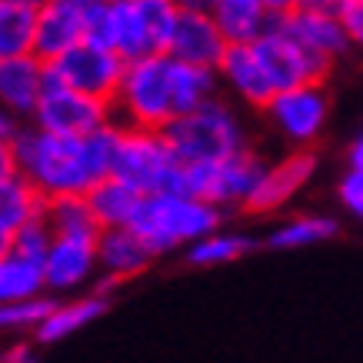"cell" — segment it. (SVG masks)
Wrapping results in <instances>:
<instances>
[{"label":"cell","instance_id":"cell-1","mask_svg":"<svg viewBox=\"0 0 363 363\" xmlns=\"http://www.w3.org/2000/svg\"><path fill=\"white\" fill-rule=\"evenodd\" d=\"M13 157H17V174L30 180L44 200L87 197V190L100 184L97 170L90 164L87 143L74 137H54L27 123L13 140Z\"/></svg>","mask_w":363,"mask_h":363},{"label":"cell","instance_id":"cell-2","mask_svg":"<svg viewBox=\"0 0 363 363\" xmlns=\"http://www.w3.org/2000/svg\"><path fill=\"white\" fill-rule=\"evenodd\" d=\"M223 220H227V213L203 200H190L184 194H160V197H143L127 230L137 233L157 260L164 253L180 250V247L187 250L210 233L223 230Z\"/></svg>","mask_w":363,"mask_h":363},{"label":"cell","instance_id":"cell-3","mask_svg":"<svg viewBox=\"0 0 363 363\" xmlns=\"http://www.w3.org/2000/svg\"><path fill=\"white\" fill-rule=\"evenodd\" d=\"M164 137L170 143L174 157L184 167L217 164V160H227L233 154L250 150L247 127H243L237 111L223 97L210 100L207 107H200V111L187 113V117H177L164 130Z\"/></svg>","mask_w":363,"mask_h":363},{"label":"cell","instance_id":"cell-4","mask_svg":"<svg viewBox=\"0 0 363 363\" xmlns=\"http://www.w3.org/2000/svg\"><path fill=\"white\" fill-rule=\"evenodd\" d=\"M113 121L127 130L164 133L177 121L170 97V57H140L123 67L121 87L113 94Z\"/></svg>","mask_w":363,"mask_h":363},{"label":"cell","instance_id":"cell-5","mask_svg":"<svg viewBox=\"0 0 363 363\" xmlns=\"http://www.w3.org/2000/svg\"><path fill=\"white\" fill-rule=\"evenodd\" d=\"M267 170V160L257 150H243L217 164H194L184 167L180 194L190 200H203L217 210H243L250 194L257 190L260 177Z\"/></svg>","mask_w":363,"mask_h":363},{"label":"cell","instance_id":"cell-6","mask_svg":"<svg viewBox=\"0 0 363 363\" xmlns=\"http://www.w3.org/2000/svg\"><path fill=\"white\" fill-rule=\"evenodd\" d=\"M113 177L123 180V184H130L140 197L180 194L184 164L174 157L164 133L127 130L123 127V143H121V157H117Z\"/></svg>","mask_w":363,"mask_h":363},{"label":"cell","instance_id":"cell-7","mask_svg":"<svg viewBox=\"0 0 363 363\" xmlns=\"http://www.w3.org/2000/svg\"><path fill=\"white\" fill-rule=\"evenodd\" d=\"M107 123H113V104L97 97H84L77 90H67L54 80H44V94L40 104L30 117V127L54 137H74L84 140L90 133L104 130Z\"/></svg>","mask_w":363,"mask_h":363},{"label":"cell","instance_id":"cell-8","mask_svg":"<svg viewBox=\"0 0 363 363\" xmlns=\"http://www.w3.org/2000/svg\"><path fill=\"white\" fill-rule=\"evenodd\" d=\"M123 67H127V60H121L113 50L80 44L47 64V80H54V84H60L67 90H77L84 97H97L113 104V94H117L123 77Z\"/></svg>","mask_w":363,"mask_h":363},{"label":"cell","instance_id":"cell-9","mask_svg":"<svg viewBox=\"0 0 363 363\" xmlns=\"http://www.w3.org/2000/svg\"><path fill=\"white\" fill-rule=\"evenodd\" d=\"M260 64H264L267 77L274 84L277 94L294 87H307V84H317L323 87L327 77L333 74V60L313 54L307 47H300L297 40H290L284 30H267L257 44H253Z\"/></svg>","mask_w":363,"mask_h":363},{"label":"cell","instance_id":"cell-10","mask_svg":"<svg viewBox=\"0 0 363 363\" xmlns=\"http://www.w3.org/2000/svg\"><path fill=\"white\" fill-rule=\"evenodd\" d=\"M264 113L267 121L277 127V133L286 143H294V150H310V143L317 140L323 127H327L330 100H327L323 87L307 84V87H294L277 94Z\"/></svg>","mask_w":363,"mask_h":363},{"label":"cell","instance_id":"cell-11","mask_svg":"<svg viewBox=\"0 0 363 363\" xmlns=\"http://www.w3.org/2000/svg\"><path fill=\"white\" fill-rule=\"evenodd\" d=\"M223 54H227V40L220 37L217 23L210 17V4H180L177 30L170 47H167V57L177 64L217 70Z\"/></svg>","mask_w":363,"mask_h":363},{"label":"cell","instance_id":"cell-12","mask_svg":"<svg viewBox=\"0 0 363 363\" xmlns=\"http://www.w3.org/2000/svg\"><path fill=\"white\" fill-rule=\"evenodd\" d=\"M87 44V0H44L37 11L33 57L44 64Z\"/></svg>","mask_w":363,"mask_h":363},{"label":"cell","instance_id":"cell-13","mask_svg":"<svg viewBox=\"0 0 363 363\" xmlns=\"http://www.w3.org/2000/svg\"><path fill=\"white\" fill-rule=\"evenodd\" d=\"M97 274V240L54 237V247L44 260V286L50 297H67V294L80 297V290H87Z\"/></svg>","mask_w":363,"mask_h":363},{"label":"cell","instance_id":"cell-14","mask_svg":"<svg viewBox=\"0 0 363 363\" xmlns=\"http://www.w3.org/2000/svg\"><path fill=\"white\" fill-rule=\"evenodd\" d=\"M313 170H317V154H313V150H290L286 157L267 164L260 184H257V190L250 194V200H247L243 210L253 213V217L284 210L286 203L310 184Z\"/></svg>","mask_w":363,"mask_h":363},{"label":"cell","instance_id":"cell-15","mask_svg":"<svg viewBox=\"0 0 363 363\" xmlns=\"http://www.w3.org/2000/svg\"><path fill=\"white\" fill-rule=\"evenodd\" d=\"M217 77H220L223 90H230L233 97L253 111H267L270 100L277 97L274 84L253 47H227V54L217 64Z\"/></svg>","mask_w":363,"mask_h":363},{"label":"cell","instance_id":"cell-16","mask_svg":"<svg viewBox=\"0 0 363 363\" xmlns=\"http://www.w3.org/2000/svg\"><path fill=\"white\" fill-rule=\"evenodd\" d=\"M47 64L40 57L23 54V57H4L0 60V107L17 113L21 121L30 123L40 94H44Z\"/></svg>","mask_w":363,"mask_h":363},{"label":"cell","instance_id":"cell-17","mask_svg":"<svg viewBox=\"0 0 363 363\" xmlns=\"http://www.w3.org/2000/svg\"><path fill=\"white\" fill-rule=\"evenodd\" d=\"M210 17L227 40V47H253L270 30V4L267 0H213Z\"/></svg>","mask_w":363,"mask_h":363},{"label":"cell","instance_id":"cell-18","mask_svg":"<svg viewBox=\"0 0 363 363\" xmlns=\"http://www.w3.org/2000/svg\"><path fill=\"white\" fill-rule=\"evenodd\" d=\"M107 310H111V297H100L94 290L80 294V297H70V300H57L50 317L40 323V330L33 333V343L37 347H54V343L67 340V337H74L77 330L90 327Z\"/></svg>","mask_w":363,"mask_h":363},{"label":"cell","instance_id":"cell-19","mask_svg":"<svg viewBox=\"0 0 363 363\" xmlns=\"http://www.w3.org/2000/svg\"><path fill=\"white\" fill-rule=\"evenodd\" d=\"M154 264V253L140 243V237L133 230H100L97 237V267L104 277L113 280H130V277L143 274Z\"/></svg>","mask_w":363,"mask_h":363},{"label":"cell","instance_id":"cell-20","mask_svg":"<svg viewBox=\"0 0 363 363\" xmlns=\"http://www.w3.org/2000/svg\"><path fill=\"white\" fill-rule=\"evenodd\" d=\"M84 200H87V207L100 230H123V227H130V220L137 217V210L143 203L140 194L130 184L117 180V177H107V180L94 184Z\"/></svg>","mask_w":363,"mask_h":363},{"label":"cell","instance_id":"cell-21","mask_svg":"<svg viewBox=\"0 0 363 363\" xmlns=\"http://www.w3.org/2000/svg\"><path fill=\"white\" fill-rule=\"evenodd\" d=\"M170 97H174L177 117H187L220 97V77H217V70H207V67L170 60Z\"/></svg>","mask_w":363,"mask_h":363},{"label":"cell","instance_id":"cell-22","mask_svg":"<svg viewBox=\"0 0 363 363\" xmlns=\"http://www.w3.org/2000/svg\"><path fill=\"white\" fill-rule=\"evenodd\" d=\"M47 200L37 194L30 180H23L21 174L0 180V230L4 233H17L27 223L40 220L44 217Z\"/></svg>","mask_w":363,"mask_h":363},{"label":"cell","instance_id":"cell-23","mask_svg":"<svg viewBox=\"0 0 363 363\" xmlns=\"http://www.w3.org/2000/svg\"><path fill=\"white\" fill-rule=\"evenodd\" d=\"M37 11V0H0V60L33 54Z\"/></svg>","mask_w":363,"mask_h":363},{"label":"cell","instance_id":"cell-24","mask_svg":"<svg viewBox=\"0 0 363 363\" xmlns=\"http://www.w3.org/2000/svg\"><path fill=\"white\" fill-rule=\"evenodd\" d=\"M44 267L23 260L17 253L0 257V307L7 303H23V300L44 297Z\"/></svg>","mask_w":363,"mask_h":363},{"label":"cell","instance_id":"cell-25","mask_svg":"<svg viewBox=\"0 0 363 363\" xmlns=\"http://www.w3.org/2000/svg\"><path fill=\"white\" fill-rule=\"evenodd\" d=\"M337 233H340V223L333 217H294L286 223H277L264 243L270 250H303L313 243L333 240Z\"/></svg>","mask_w":363,"mask_h":363},{"label":"cell","instance_id":"cell-26","mask_svg":"<svg viewBox=\"0 0 363 363\" xmlns=\"http://www.w3.org/2000/svg\"><path fill=\"white\" fill-rule=\"evenodd\" d=\"M44 220L54 237H87V240H97L100 237V227H97V220H94V213H90L84 197L47 200Z\"/></svg>","mask_w":363,"mask_h":363},{"label":"cell","instance_id":"cell-27","mask_svg":"<svg viewBox=\"0 0 363 363\" xmlns=\"http://www.w3.org/2000/svg\"><path fill=\"white\" fill-rule=\"evenodd\" d=\"M260 240H253L250 233H237V230H217L197 240L194 247H187V260L194 267H220V264H233L247 257L250 250H257Z\"/></svg>","mask_w":363,"mask_h":363},{"label":"cell","instance_id":"cell-28","mask_svg":"<svg viewBox=\"0 0 363 363\" xmlns=\"http://www.w3.org/2000/svg\"><path fill=\"white\" fill-rule=\"evenodd\" d=\"M57 297L44 294V297H33V300H23V303H7L0 307V333H17L21 340L33 337L40 330V323L50 317Z\"/></svg>","mask_w":363,"mask_h":363},{"label":"cell","instance_id":"cell-29","mask_svg":"<svg viewBox=\"0 0 363 363\" xmlns=\"http://www.w3.org/2000/svg\"><path fill=\"white\" fill-rule=\"evenodd\" d=\"M50 247H54V233H50L44 217L27 223V227H21V230L11 237V253H17V257H23V260H30V264H37V267H44Z\"/></svg>","mask_w":363,"mask_h":363},{"label":"cell","instance_id":"cell-30","mask_svg":"<svg viewBox=\"0 0 363 363\" xmlns=\"http://www.w3.org/2000/svg\"><path fill=\"white\" fill-rule=\"evenodd\" d=\"M337 17H340L343 33L350 40V50H363V0H340Z\"/></svg>","mask_w":363,"mask_h":363},{"label":"cell","instance_id":"cell-31","mask_svg":"<svg viewBox=\"0 0 363 363\" xmlns=\"http://www.w3.org/2000/svg\"><path fill=\"white\" fill-rule=\"evenodd\" d=\"M337 194H340L343 207L350 210L353 217H360L363 220V167H350V170L343 174Z\"/></svg>","mask_w":363,"mask_h":363},{"label":"cell","instance_id":"cell-32","mask_svg":"<svg viewBox=\"0 0 363 363\" xmlns=\"http://www.w3.org/2000/svg\"><path fill=\"white\" fill-rule=\"evenodd\" d=\"M0 363H40V350L33 340H17L7 350H0Z\"/></svg>","mask_w":363,"mask_h":363},{"label":"cell","instance_id":"cell-33","mask_svg":"<svg viewBox=\"0 0 363 363\" xmlns=\"http://www.w3.org/2000/svg\"><path fill=\"white\" fill-rule=\"evenodd\" d=\"M23 127H27V121H21L17 113H11L7 107H0V143H11L23 133Z\"/></svg>","mask_w":363,"mask_h":363},{"label":"cell","instance_id":"cell-34","mask_svg":"<svg viewBox=\"0 0 363 363\" xmlns=\"http://www.w3.org/2000/svg\"><path fill=\"white\" fill-rule=\"evenodd\" d=\"M17 174V157H13V147L11 143H0V180Z\"/></svg>","mask_w":363,"mask_h":363},{"label":"cell","instance_id":"cell-35","mask_svg":"<svg viewBox=\"0 0 363 363\" xmlns=\"http://www.w3.org/2000/svg\"><path fill=\"white\" fill-rule=\"evenodd\" d=\"M347 160H350V167H363V133L350 143V154H347Z\"/></svg>","mask_w":363,"mask_h":363},{"label":"cell","instance_id":"cell-36","mask_svg":"<svg viewBox=\"0 0 363 363\" xmlns=\"http://www.w3.org/2000/svg\"><path fill=\"white\" fill-rule=\"evenodd\" d=\"M7 253H11V233L0 230V257H7Z\"/></svg>","mask_w":363,"mask_h":363}]
</instances>
